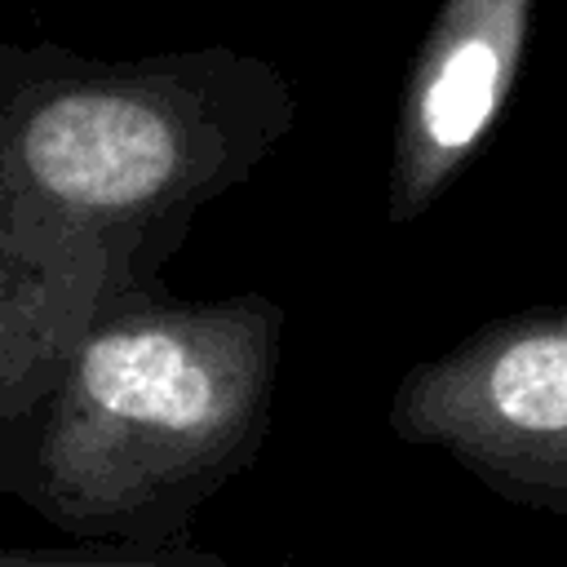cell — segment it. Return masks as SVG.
I'll return each mask as SVG.
<instances>
[{"mask_svg": "<svg viewBox=\"0 0 567 567\" xmlns=\"http://www.w3.org/2000/svg\"><path fill=\"white\" fill-rule=\"evenodd\" d=\"M292 115V84L235 49L133 62L0 49V434L106 310L155 292L190 217Z\"/></svg>", "mask_w": 567, "mask_h": 567, "instance_id": "1", "label": "cell"}, {"mask_svg": "<svg viewBox=\"0 0 567 567\" xmlns=\"http://www.w3.org/2000/svg\"><path fill=\"white\" fill-rule=\"evenodd\" d=\"M284 306L261 292L106 310L31 412L0 434V487L53 527L168 545L261 447Z\"/></svg>", "mask_w": 567, "mask_h": 567, "instance_id": "2", "label": "cell"}, {"mask_svg": "<svg viewBox=\"0 0 567 567\" xmlns=\"http://www.w3.org/2000/svg\"><path fill=\"white\" fill-rule=\"evenodd\" d=\"M390 430L492 496L567 518V297L487 319L412 363L390 394Z\"/></svg>", "mask_w": 567, "mask_h": 567, "instance_id": "3", "label": "cell"}, {"mask_svg": "<svg viewBox=\"0 0 567 567\" xmlns=\"http://www.w3.org/2000/svg\"><path fill=\"white\" fill-rule=\"evenodd\" d=\"M536 0H443L403 80L385 217L416 221L478 155L509 106Z\"/></svg>", "mask_w": 567, "mask_h": 567, "instance_id": "4", "label": "cell"}, {"mask_svg": "<svg viewBox=\"0 0 567 567\" xmlns=\"http://www.w3.org/2000/svg\"><path fill=\"white\" fill-rule=\"evenodd\" d=\"M0 567H230L204 554H177L164 545L115 549H0Z\"/></svg>", "mask_w": 567, "mask_h": 567, "instance_id": "5", "label": "cell"}]
</instances>
